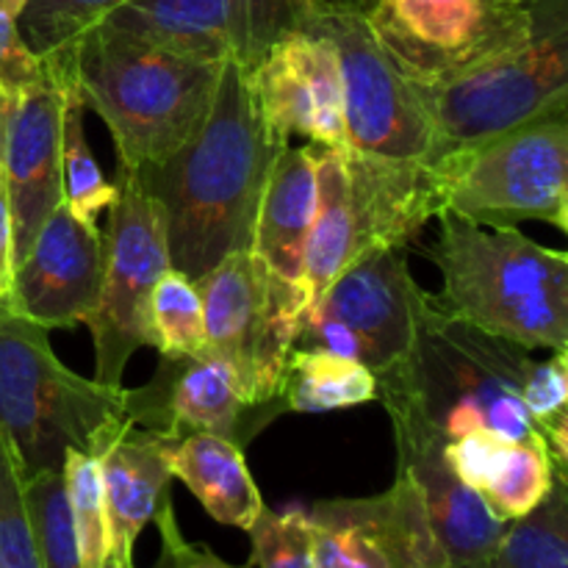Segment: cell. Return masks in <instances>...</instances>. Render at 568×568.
Returning <instances> with one entry per match:
<instances>
[{
    "label": "cell",
    "instance_id": "cell-39",
    "mask_svg": "<svg viewBox=\"0 0 568 568\" xmlns=\"http://www.w3.org/2000/svg\"><path fill=\"white\" fill-rule=\"evenodd\" d=\"M100 568H133V555H120L114 549H109Z\"/></svg>",
    "mask_w": 568,
    "mask_h": 568
},
{
    "label": "cell",
    "instance_id": "cell-4",
    "mask_svg": "<svg viewBox=\"0 0 568 568\" xmlns=\"http://www.w3.org/2000/svg\"><path fill=\"white\" fill-rule=\"evenodd\" d=\"M530 366V349L444 314L425 292L408 358L377 375V386L414 399L444 442L491 430L508 442L547 447L521 403Z\"/></svg>",
    "mask_w": 568,
    "mask_h": 568
},
{
    "label": "cell",
    "instance_id": "cell-26",
    "mask_svg": "<svg viewBox=\"0 0 568 568\" xmlns=\"http://www.w3.org/2000/svg\"><path fill=\"white\" fill-rule=\"evenodd\" d=\"M494 566L568 568V477H555L552 491L538 508L508 521Z\"/></svg>",
    "mask_w": 568,
    "mask_h": 568
},
{
    "label": "cell",
    "instance_id": "cell-1",
    "mask_svg": "<svg viewBox=\"0 0 568 568\" xmlns=\"http://www.w3.org/2000/svg\"><path fill=\"white\" fill-rule=\"evenodd\" d=\"M286 148L261 114L250 67L225 61L197 131L170 159L136 170L164 214L172 270L200 281L231 253L250 250L266 178Z\"/></svg>",
    "mask_w": 568,
    "mask_h": 568
},
{
    "label": "cell",
    "instance_id": "cell-23",
    "mask_svg": "<svg viewBox=\"0 0 568 568\" xmlns=\"http://www.w3.org/2000/svg\"><path fill=\"white\" fill-rule=\"evenodd\" d=\"M170 469L197 497L205 514L225 527L247 532L264 508L244 449L209 433H192L170 447Z\"/></svg>",
    "mask_w": 568,
    "mask_h": 568
},
{
    "label": "cell",
    "instance_id": "cell-31",
    "mask_svg": "<svg viewBox=\"0 0 568 568\" xmlns=\"http://www.w3.org/2000/svg\"><path fill=\"white\" fill-rule=\"evenodd\" d=\"M128 0H28L20 17V31L33 53L44 61L59 59L75 39L103 22Z\"/></svg>",
    "mask_w": 568,
    "mask_h": 568
},
{
    "label": "cell",
    "instance_id": "cell-3",
    "mask_svg": "<svg viewBox=\"0 0 568 568\" xmlns=\"http://www.w3.org/2000/svg\"><path fill=\"white\" fill-rule=\"evenodd\" d=\"M427 255L442 272L438 311L525 349L568 353V255L519 227H494L442 211Z\"/></svg>",
    "mask_w": 568,
    "mask_h": 568
},
{
    "label": "cell",
    "instance_id": "cell-32",
    "mask_svg": "<svg viewBox=\"0 0 568 568\" xmlns=\"http://www.w3.org/2000/svg\"><path fill=\"white\" fill-rule=\"evenodd\" d=\"M70 497L72 525H75L78 552L83 568H100L109 552V519H105L103 480L94 455L70 449L61 466Z\"/></svg>",
    "mask_w": 568,
    "mask_h": 568
},
{
    "label": "cell",
    "instance_id": "cell-6",
    "mask_svg": "<svg viewBox=\"0 0 568 568\" xmlns=\"http://www.w3.org/2000/svg\"><path fill=\"white\" fill-rule=\"evenodd\" d=\"M433 125L427 159L477 148L499 133L568 111V0H532L525 48L447 87H416Z\"/></svg>",
    "mask_w": 568,
    "mask_h": 568
},
{
    "label": "cell",
    "instance_id": "cell-5",
    "mask_svg": "<svg viewBox=\"0 0 568 568\" xmlns=\"http://www.w3.org/2000/svg\"><path fill=\"white\" fill-rule=\"evenodd\" d=\"M125 422V386L75 375L50 347V331L0 305V436L22 475L61 471L70 449L98 455Z\"/></svg>",
    "mask_w": 568,
    "mask_h": 568
},
{
    "label": "cell",
    "instance_id": "cell-22",
    "mask_svg": "<svg viewBox=\"0 0 568 568\" xmlns=\"http://www.w3.org/2000/svg\"><path fill=\"white\" fill-rule=\"evenodd\" d=\"M316 205V175L308 144L286 148L272 164L255 216L250 253L258 255L277 277L300 288L305 244ZM303 294V292H300Z\"/></svg>",
    "mask_w": 568,
    "mask_h": 568
},
{
    "label": "cell",
    "instance_id": "cell-24",
    "mask_svg": "<svg viewBox=\"0 0 568 568\" xmlns=\"http://www.w3.org/2000/svg\"><path fill=\"white\" fill-rule=\"evenodd\" d=\"M316 175V205L311 222L308 244L303 261V311L316 303L322 292L331 286L333 277L353 261V236H349L347 211V175H344L342 150L311 142Z\"/></svg>",
    "mask_w": 568,
    "mask_h": 568
},
{
    "label": "cell",
    "instance_id": "cell-8",
    "mask_svg": "<svg viewBox=\"0 0 568 568\" xmlns=\"http://www.w3.org/2000/svg\"><path fill=\"white\" fill-rule=\"evenodd\" d=\"M372 37L416 87H447L525 48L532 0H364Z\"/></svg>",
    "mask_w": 568,
    "mask_h": 568
},
{
    "label": "cell",
    "instance_id": "cell-25",
    "mask_svg": "<svg viewBox=\"0 0 568 568\" xmlns=\"http://www.w3.org/2000/svg\"><path fill=\"white\" fill-rule=\"evenodd\" d=\"M281 399L294 414H327L375 403L377 377L358 361L331 349L292 347Z\"/></svg>",
    "mask_w": 568,
    "mask_h": 568
},
{
    "label": "cell",
    "instance_id": "cell-33",
    "mask_svg": "<svg viewBox=\"0 0 568 568\" xmlns=\"http://www.w3.org/2000/svg\"><path fill=\"white\" fill-rule=\"evenodd\" d=\"M253 541V560L258 568H316L314 521L308 510L261 508L247 530Z\"/></svg>",
    "mask_w": 568,
    "mask_h": 568
},
{
    "label": "cell",
    "instance_id": "cell-15",
    "mask_svg": "<svg viewBox=\"0 0 568 568\" xmlns=\"http://www.w3.org/2000/svg\"><path fill=\"white\" fill-rule=\"evenodd\" d=\"M377 399L388 410L397 444V471H405L422 488L438 544L449 568H491L497 560L508 521H499L483 497L444 460V436L425 419L414 399L397 388L377 386Z\"/></svg>",
    "mask_w": 568,
    "mask_h": 568
},
{
    "label": "cell",
    "instance_id": "cell-20",
    "mask_svg": "<svg viewBox=\"0 0 568 568\" xmlns=\"http://www.w3.org/2000/svg\"><path fill=\"white\" fill-rule=\"evenodd\" d=\"M170 447L172 442L125 419L94 455L103 480L109 549L114 552L133 555L139 532L172 494Z\"/></svg>",
    "mask_w": 568,
    "mask_h": 568
},
{
    "label": "cell",
    "instance_id": "cell-36",
    "mask_svg": "<svg viewBox=\"0 0 568 568\" xmlns=\"http://www.w3.org/2000/svg\"><path fill=\"white\" fill-rule=\"evenodd\" d=\"M311 516V514H308ZM316 568H392L366 536L355 527L331 519H314Z\"/></svg>",
    "mask_w": 568,
    "mask_h": 568
},
{
    "label": "cell",
    "instance_id": "cell-11",
    "mask_svg": "<svg viewBox=\"0 0 568 568\" xmlns=\"http://www.w3.org/2000/svg\"><path fill=\"white\" fill-rule=\"evenodd\" d=\"M116 197L103 233V288L83 325L94 342V381L122 386L136 349L150 347V294L170 270L164 214L136 170L116 166Z\"/></svg>",
    "mask_w": 568,
    "mask_h": 568
},
{
    "label": "cell",
    "instance_id": "cell-35",
    "mask_svg": "<svg viewBox=\"0 0 568 568\" xmlns=\"http://www.w3.org/2000/svg\"><path fill=\"white\" fill-rule=\"evenodd\" d=\"M26 3L28 0H0V92L9 100L48 75L42 55L33 53L20 31Z\"/></svg>",
    "mask_w": 568,
    "mask_h": 568
},
{
    "label": "cell",
    "instance_id": "cell-7",
    "mask_svg": "<svg viewBox=\"0 0 568 568\" xmlns=\"http://www.w3.org/2000/svg\"><path fill=\"white\" fill-rule=\"evenodd\" d=\"M427 161L436 172L442 211L483 227L547 222L568 231V111Z\"/></svg>",
    "mask_w": 568,
    "mask_h": 568
},
{
    "label": "cell",
    "instance_id": "cell-21",
    "mask_svg": "<svg viewBox=\"0 0 568 568\" xmlns=\"http://www.w3.org/2000/svg\"><path fill=\"white\" fill-rule=\"evenodd\" d=\"M308 514L355 527L392 568H449L430 525L425 494L405 471H397V480L375 497L322 499Z\"/></svg>",
    "mask_w": 568,
    "mask_h": 568
},
{
    "label": "cell",
    "instance_id": "cell-18",
    "mask_svg": "<svg viewBox=\"0 0 568 568\" xmlns=\"http://www.w3.org/2000/svg\"><path fill=\"white\" fill-rule=\"evenodd\" d=\"M61 122H64V83L50 72L31 89L9 100L0 175L11 211L14 266L26 258L50 211L64 200Z\"/></svg>",
    "mask_w": 568,
    "mask_h": 568
},
{
    "label": "cell",
    "instance_id": "cell-27",
    "mask_svg": "<svg viewBox=\"0 0 568 568\" xmlns=\"http://www.w3.org/2000/svg\"><path fill=\"white\" fill-rule=\"evenodd\" d=\"M87 105L64 83V122H61V181L64 203L78 220L98 225L100 211L109 209L116 197V186L109 183L94 161L83 128Z\"/></svg>",
    "mask_w": 568,
    "mask_h": 568
},
{
    "label": "cell",
    "instance_id": "cell-19",
    "mask_svg": "<svg viewBox=\"0 0 568 568\" xmlns=\"http://www.w3.org/2000/svg\"><path fill=\"white\" fill-rule=\"evenodd\" d=\"M353 258L381 244H410L442 214L436 172L427 159H386L342 150Z\"/></svg>",
    "mask_w": 568,
    "mask_h": 568
},
{
    "label": "cell",
    "instance_id": "cell-16",
    "mask_svg": "<svg viewBox=\"0 0 568 568\" xmlns=\"http://www.w3.org/2000/svg\"><path fill=\"white\" fill-rule=\"evenodd\" d=\"M250 87L277 139L305 136L327 148H349L336 50L308 17L250 67Z\"/></svg>",
    "mask_w": 568,
    "mask_h": 568
},
{
    "label": "cell",
    "instance_id": "cell-30",
    "mask_svg": "<svg viewBox=\"0 0 568 568\" xmlns=\"http://www.w3.org/2000/svg\"><path fill=\"white\" fill-rule=\"evenodd\" d=\"M22 488H26L28 519H31L42 568H83L64 475L39 471V475L26 477Z\"/></svg>",
    "mask_w": 568,
    "mask_h": 568
},
{
    "label": "cell",
    "instance_id": "cell-34",
    "mask_svg": "<svg viewBox=\"0 0 568 568\" xmlns=\"http://www.w3.org/2000/svg\"><path fill=\"white\" fill-rule=\"evenodd\" d=\"M22 483L20 460L0 436V568H42Z\"/></svg>",
    "mask_w": 568,
    "mask_h": 568
},
{
    "label": "cell",
    "instance_id": "cell-10",
    "mask_svg": "<svg viewBox=\"0 0 568 568\" xmlns=\"http://www.w3.org/2000/svg\"><path fill=\"white\" fill-rule=\"evenodd\" d=\"M408 247L381 244L355 255L303 311L294 347L347 355L375 377L403 364L425 300L408 270Z\"/></svg>",
    "mask_w": 568,
    "mask_h": 568
},
{
    "label": "cell",
    "instance_id": "cell-28",
    "mask_svg": "<svg viewBox=\"0 0 568 568\" xmlns=\"http://www.w3.org/2000/svg\"><path fill=\"white\" fill-rule=\"evenodd\" d=\"M150 347L159 355H194L205 349V316L197 283L166 270L150 294Z\"/></svg>",
    "mask_w": 568,
    "mask_h": 568
},
{
    "label": "cell",
    "instance_id": "cell-29",
    "mask_svg": "<svg viewBox=\"0 0 568 568\" xmlns=\"http://www.w3.org/2000/svg\"><path fill=\"white\" fill-rule=\"evenodd\" d=\"M558 475L564 471H558L547 447L514 442L480 497L499 521H514L544 503Z\"/></svg>",
    "mask_w": 568,
    "mask_h": 568
},
{
    "label": "cell",
    "instance_id": "cell-38",
    "mask_svg": "<svg viewBox=\"0 0 568 568\" xmlns=\"http://www.w3.org/2000/svg\"><path fill=\"white\" fill-rule=\"evenodd\" d=\"M11 277H14V236H11V211L0 175V305H9Z\"/></svg>",
    "mask_w": 568,
    "mask_h": 568
},
{
    "label": "cell",
    "instance_id": "cell-17",
    "mask_svg": "<svg viewBox=\"0 0 568 568\" xmlns=\"http://www.w3.org/2000/svg\"><path fill=\"white\" fill-rule=\"evenodd\" d=\"M103 288V233L61 200L14 266L9 308L37 325H83Z\"/></svg>",
    "mask_w": 568,
    "mask_h": 568
},
{
    "label": "cell",
    "instance_id": "cell-13",
    "mask_svg": "<svg viewBox=\"0 0 568 568\" xmlns=\"http://www.w3.org/2000/svg\"><path fill=\"white\" fill-rule=\"evenodd\" d=\"M305 17V0H128L103 22L189 59L253 67Z\"/></svg>",
    "mask_w": 568,
    "mask_h": 568
},
{
    "label": "cell",
    "instance_id": "cell-9",
    "mask_svg": "<svg viewBox=\"0 0 568 568\" xmlns=\"http://www.w3.org/2000/svg\"><path fill=\"white\" fill-rule=\"evenodd\" d=\"M197 283L205 353L220 361L247 403L281 397L303 316V294L250 250L231 253Z\"/></svg>",
    "mask_w": 568,
    "mask_h": 568
},
{
    "label": "cell",
    "instance_id": "cell-12",
    "mask_svg": "<svg viewBox=\"0 0 568 568\" xmlns=\"http://www.w3.org/2000/svg\"><path fill=\"white\" fill-rule=\"evenodd\" d=\"M308 20L331 39L349 148L386 159H427L433 125L414 83L394 67L355 6H322Z\"/></svg>",
    "mask_w": 568,
    "mask_h": 568
},
{
    "label": "cell",
    "instance_id": "cell-41",
    "mask_svg": "<svg viewBox=\"0 0 568 568\" xmlns=\"http://www.w3.org/2000/svg\"><path fill=\"white\" fill-rule=\"evenodd\" d=\"M305 6H308V11H316L322 6V0H305Z\"/></svg>",
    "mask_w": 568,
    "mask_h": 568
},
{
    "label": "cell",
    "instance_id": "cell-2",
    "mask_svg": "<svg viewBox=\"0 0 568 568\" xmlns=\"http://www.w3.org/2000/svg\"><path fill=\"white\" fill-rule=\"evenodd\" d=\"M44 67L109 125L116 166L128 170L161 164L197 131L222 72V64L189 59L109 22L83 31Z\"/></svg>",
    "mask_w": 568,
    "mask_h": 568
},
{
    "label": "cell",
    "instance_id": "cell-14",
    "mask_svg": "<svg viewBox=\"0 0 568 568\" xmlns=\"http://www.w3.org/2000/svg\"><path fill=\"white\" fill-rule=\"evenodd\" d=\"M281 414L283 399L247 403L225 366L209 353L159 355L153 381L142 388H125V419L166 442L192 433H209L247 449Z\"/></svg>",
    "mask_w": 568,
    "mask_h": 568
},
{
    "label": "cell",
    "instance_id": "cell-42",
    "mask_svg": "<svg viewBox=\"0 0 568 568\" xmlns=\"http://www.w3.org/2000/svg\"><path fill=\"white\" fill-rule=\"evenodd\" d=\"M491 568H503V566H491Z\"/></svg>",
    "mask_w": 568,
    "mask_h": 568
},
{
    "label": "cell",
    "instance_id": "cell-40",
    "mask_svg": "<svg viewBox=\"0 0 568 568\" xmlns=\"http://www.w3.org/2000/svg\"><path fill=\"white\" fill-rule=\"evenodd\" d=\"M6 122H9V98L0 92V166H3V148H6Z\"/></svg>",
    "mask_w": 568,
    "mask_h": 568
},
{
    "label": "cell",
    "instance_id": "cell-37",
    "mask_svg": "<svg viewBox=\"0 0 568 568\" xmlns=\"http://www.w3.org/2000/svg\"><path fill=\"white\" fill-rule=\"evenodd\" d=\"M153 525L159 527L161 552L153 568H253V564H227L220 555L211 552L203 544H189L178 527L175 508H172V494L159 505L153 516Z\"/></svg>",
    "mask_w": 568,
    "mask_h": 568
}]
</instances>
